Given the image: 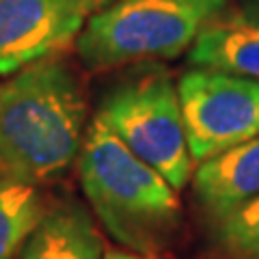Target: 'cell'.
Returning <instances> with one entry per match:
<instances>
[{"instance_id": "1", "label": "cell", "mask_w": 259, "mask_h": 259, "mask_svg": "<svg viewBox=\"0 0 259 259\" xmlns=\"http://www.w3.org/2000/svg\"><path fill=\"white\" fill-rule=\"evenodd\" d=\"M89 127L74 67L48 56L0 82V173L44 186L76 164Z\"/></svg>"}, {"instance_id": "2", "label": "cell", "mask_w": 259, "mask_h": 259, "mask_svg": "<svg viewBox=\"0 0 259 259\" xmlns=\"http://www.w3.org/2000/svg\"><path fill=\"white\" fill-rule=\"evenodd\" d=\"M80 188L115 246L162 257L184 229L180 190L93 115L76 160Z\"/></svg>"}, {"instance_id": "3", "label": "cell", "mask_w": 259, "mask_h": 259, "mask_svg": "<svg viewBox=\"0 0 259 259\" xmlns=\"http://www.w3.org/2000/svg\"><path fill=\"white\" fill-rule=\"evenodd\" d=\"M227 5L229 0H115L89 18L74 44L76 54L91 71L175 59Z\"/></svg>"}, {"instance_id": "4", "label": "cell", "mask_w": 259, "mask_h": 259, "mask_svg": "<svg viewBox=\"0 0 259 259\" xmlns=\"http://www.w3.org/2000/svg\"><path fill=\"white\" fill-rule=\"evenodd\" d=\"M95 117L175 190L192 180L180 89L168 71L149 65L119 80L104 93Z\"/></svg>"}, {"instance_id": "5", "label": "cell", "mask_w": 259, "mask_h": 259, "mask_svg": "<svg viewBox=\"0 0 259 259\" xmlns=\"http://www.w3.org/2000/svg\"><path fill=\"white\" fill-rule=\"evenodd\" d=\"M192 160L259 139V80L190 69L177 82Z\"/></svg>"}, {"instance_id": "6", "label": "cell", "mask_w": 259, "mask_h": 259, "mask_svg": "<svg viewBox=\"0 0 259 259\" xmlns=\"http://www.w3.org/2000/svg\"><path fill=\"white\" fill-rule=\"evenodd\" d=\"M104 0H0V76L76 44Z\"/></svg>"}, {"instance_id": "7", "label": "cell", "mask_w": 259, "mask_h": 259, "mask_svg": "<svg viewBox=\"0 0 259 259\" xmlns=\"http://www.w3.org/2000/svg\"><path fill=\"white\" fill-rule=\"evenodd\" d=\"M188 61L197 69L259 80V0L227 5L199 32Z\"/></svg>"}, {"instance_id": "8", "label": "cell", "mask_w": 259, "mask_h": 259, "mask_svg": "<svg viewBox=\"0 0 259 259\" xmlns=\"http://www.w3.org/2000/svg\"><path fill=\"white\" fill-rule=\"evenodd\" d=\"M192 194L209 223L259 197V139L246 141L199 162Z\"/></svg>"}, {"instance_id": "9", "label": "cell", "mask_w": 259, "mask_h": 259, "mask_svg": "<svg viewBox=\"0 0 259 259\" xmlns=\"http://www.w3.org/2000/svg\"><path fill=\"white\" fill-rule=\"evenodd\" d=\"M18 259H106V244L93 212L69 197L48 203Z\"/></svg>"}, {"instance_id": "10", "label": "cell", "mask_w": 259, "mask_h": 259, "mask_svg": "<svg viewBox=\"0 0 259 259\" xmlns=\"http://www.w3.org/2000/svg\"><path fill=\"white\" fill-rule=\"evenodd\" d=\"M41 186L0 173V259H18L48 209Z\"/></svg>"}, {"instance_id": "11", "label": "cell", "mask_w": 259, "mask_h": 259, "mask_svg": "<svg viewBox=\"0 0 259 259\" xmlns=\"http://www.w3.org/2000/svg\"><path fill=\"white\" fill-rule=\"evenodd\" d=\"M209 242L225 259H259V197L209 223Z\"/></svg>"}, {"instance_id": "12", "label": "cell", "mask_w": 259, "mask_h": 259, "mask_svg": "<svg viewBox=\"0 0 259 259\" xmlns=\"http://www.w3.org/2000/svg\"><path fill=\"white\" fill-rule=\"evenodd\" d=\"M106 259H166V257L164 255L162 257H143V255L130 253V250H123L119 246H112V248H106Z\"/></svg>"}]
</instances>
